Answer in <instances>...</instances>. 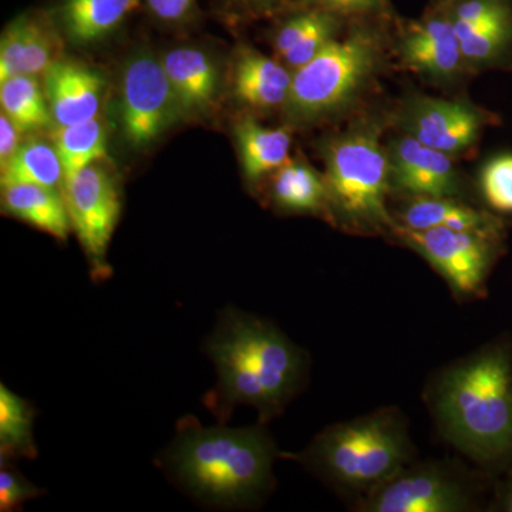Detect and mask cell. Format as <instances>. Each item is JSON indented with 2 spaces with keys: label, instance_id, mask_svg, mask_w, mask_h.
<instances>
[{
  "label": "cell",
  "instance_id": "obj_1",
  "mask_svg": "<svg viewBox=\"0 0 512 512\" xmlns=\"http://www.w3.org/2000/svg\"><path fill=\"white\" fill-rule=\"evenodd\" d=\"M443 439L483 468L512 464V338L501 336L441 369L426 392Z\"/></svg>",
  "mask_w": 512,
  "mask_h": 512
},
{
  "label": "cell",
  "instance_id": "obj_2",
  "mask_svg": "<svg viewBox=\"0 0 512 512\" xmlns=\"http://www.w3.org/2000/svg\"><path fill=\"white\" fill-rule=\"evenodd\" d=\"M208 352L217 369L211 407L227 417L251 406L266 421L284 412L305 382L301 348L271 323L231 309L222 315Z\"/></svg>",
  "mask_w": 512,
  "mask_h": 512
},
{
  "label": "cell",
  "instance_id": "obj_3",
  "mask_svg": "<svg viewBox=\"0 0 512 512\" xmlns=\"http://www.w3.org/2000/svg\"><path fill=\"white\" fill-rule=\"evenodd\" d=\"M274 440L262 427H204L187 417L165 453V467L185 490L212 507L254 505L274 485Z\"/></svg>",
  "mask_w": 512,
  "mask_h": 512
},
{
  "label": "cell",
  "instance_id": "obj_4",
  "mask_svg": "<svg viewBox=\"0 0 512 512\" xmlns=\"http://www.w3.org/2000/svg\"><path fill=\"white\" fill-rule=\"evenodd\" d=\"M406 416L382 407L320 431L305 450L284 454L342 493L363 497L413 463Z\"/></svg>",
  "mask_w": 512,
  "mask_h": 512
},
{
  "label": "cell",
  "instance_id": "obj_5",
  "mask_svg": "<svg viewBox=\"0 0 512 512\" xmlns=\"http://www.w3.org/2000/svg\"><path fill=\"white\" fill-rule=\"evenodd\" d=\"M328 218L357 234H392L396 218L387 207L392 188L389 153L375 126L353 128L326 151Z\"/></svg>",
  "mask_w": 512,
  "mask_h": 512
},
{
  "label": "cell",
  "instance_id": "obj_6",
  "mask_svg": "<svg viewBox=\"0 0 512 512\" xmlns=\"http://www.w3.org/2000/svg\"><path fill=\"white\" fill-rule=\"evenodd\" d=\"M383 35L360 22L336 37L318 56L292 73L285 107L291 119L313 121L346 109L379 69Z\"/></svg>",
  "mask_w": 512,
  "mask_h": 512
},
{
  "label": "cell",
  "instance_id": "obj_7",
  "mask_svg": "<svg viewBox=\"0 0 512 512\" xmlns=\"http://www.w3.org/2000/svg\"><path fill=\"white\" fill-rule=\"evenodd\" d=\"M397 241L423 256L461 299L487 295L491 269L503 251L505 234L450 228L410 229L396 224Z\"/></svg>",
  "mask_w": 512,
  "mask_h": 512
},
{
  "label": "cell",
  "instance_id": "obj_8",
  "mask_svg": "<svg viewBox=\"0 0 512 512\" xmlns=\"http://www.w3.org/2000/svg\"><path fill=\"white\" fill-rule=\"evenodd\" d=\"M476 478L440 461L403 467L356 504L360 512H467L480 505Z\"/></svg>",
  "mask_w": 512,
  "mask_h": 512
},
{
  "label": "cell",
  "instance_id": "obj_9",
  "mask_svg": "<svg viewBox=\"0 0 512 512\" xmlns=\"http://www.w3.org/2000/svg\"><path fill=\"white\" fill-rule=\"evenodd\" d=\"M64 202L96 279L109 276L107 251L121 214L116 178L101 163L89 165L64 181Z\"/></svg>",
  "mask_w": 512,
  "mask_h": 512
},
{
  "label": "cell",
  "instance_id": "obj_10",
  "mask_svg": "<svg viewBox=\"0 0 512 512\" xmlns=\"http://www.w3.org/2000/svg\"><path fill=\"white\" fill-rule=\"evenodd\" d=\"M183 111L163 62L150 52L128 59L121 77L120 120L134 147H147L168 130Z\"/></svg>",
  "mask_w": 512,
  "mask_h": 512
},
{
  "label": "cell",
  "instance_id": "obj_11",
  "mask_svg": "<svg viewBox=\"0 0 512 512\" xmlns=\"http://www.w3.org/2000/svg\"><path fill=\"white\" fill-rule=\"evenodd\" d=\"M490 119L467 101L433 97H416L403 114L406 134L448 156L474 146Z\"/></svg>",
  "mask_w": 512,
  "mask_h": 512
},
{
  "label": "cell",
  "instance_id": "obj_12",
  "mask_svg": "<svg viewBox=\"0 0 512 512\" xmlns=\"http://www.w3.org/2000/svg\"><path fill=\"white\" fill-rule=\"evenodd\" d=\"M451 0L437 5L417 22L409 23L400 37V60L413 72L434 79H451L464 63L450 12Z\"/></svg>",
  "mask_w": 512,
  "mask_h": 512
},
{
  "label": "cell",
  "instance_id": "obj_13",
  "mask_svg": "<svg viewBox=\"0 0 512 512\" xmlns=\"http://www.w3.org/2000/svg\"><path fill=\"white\" fill-rule=\"evenodd\" d=\"M392 184L412 197H453L460 181L451 156L426 146L409 134L390 144Z\"/></svg>",
  "mask_w": 512,
  "mask_h": 512
},
{
  "label": "cell",
  "instance_id": "obj_14",
  "mask_svg": "<svg viewBox=\"0 0 512 512\" xmlns=\"http://www.w3.org/2000/svg\"><path fill=\"white\" fill-rule=\"evenodd\" d=\"M59 46L50 16H18L6 26L0 40V82L16 76H45L59 60Z\"/></svg>",
  "mask_w": 512,
  "mask_h": 512
},
{
  "label": "cell",
  "instance_id": "obj_15",
  "mask_svg": "<svg viewBox=\"0 0 512 512\" xmlns=\"http://www.w3.org/2000/svg\"><path fill=\"white\" fill-rule=\"evenodd\" d=\"M45 94L57 127L97 119L104 79L82 63L57 60L45 74Z\"/></svg>",
  "mask_w": 512,
  "mask_h": 512
},
{
  "label": "cell",
  "instance_id": "obj_16",
  "mask_svg": "<svg viewBox=\"0 0 512 512\" xmlns=\"http://www.w3.org/2000/svg\"><path fill=\"white\" fill-rule=\"evenodd\" d=\"M140 0H56L50 19L70 42L90 45L126 22Z\"/></svg>",
  "mask_w": 512,
  "mask_h": 512
},
{
  "label": "cell",
  "instance_id": "obj_17",
  "mask_svg": "<svg viewBox=\"0 0 512 512\" xmlns=\"http://www.w3.org/2000/svg\"><path fill=\"white\" fill-rule=\"evenodd\" d=\"M397 224L410 229L450 228L484 234H505L494 212L478 210L453 197H413L397 212Z\"/></svg>",
  "mask_w": 512,
  "mask_h": 512
},
{
  "label": "cell",
  "instance_id": "obj_18",
  "mask_svg": "<svg viewBox=\"0 0 512 512\" xmlns=\"http://www.w3.org/2000/svg\"><path fill=\"white\" fill-rule=\"evenodd\" d=\"M185 116L210 110L217 96L218 70L207 53L177 47L161 59Z\"/></svg>",
  "mask_w": 512,
  "mask_h": 512
},
{
  "label": "cell",
  "instance_id": "obj_19",
  "mask_svg": "<svg viewBox=\"0 0 512 512\" xmlns=\"http://www.w3.org/2000/svg\"><path fill=\"white\" fill-rule=\"evenodd\" d=\"M292 86V72L281 63L254 50H242L234 72L235 94L258 110L285 106Z\"/></svg>",
  "mask_w": 512,
  "mask_h": 512
},
{
  "label": "cell",
  "instance_id": "obj_20",
  "mask_svg": "<svg viewBox=\"0 0 512 512\" xmlns=\"http://www.w3.org/2000/svg\"><path fill=\"white\" fill-rule=\"evenodd\" d=\"M2 208L6 214L33 225L60 241L69 237L72 229L60 188L35 184L3 185Z\"/></svg>",
  "mask_w": 512,
  "mask_h": 512
},
{
  "label": "cell",
  "instance_id": "obj_21",
  "mask_svg": "<svg viewBox=\"0 0 512 512\" xmlns=\"http://www.w3.org/2000/svg\"><path fill=\"white\" fill-rule=\"evenodd\" d=\"M245 177L261 180L289 163L292 138L282 128L261 126L254 119H242L235 126Z\"/></svg>",
  "mask_w": 512,
  "mask_h": 512
},
{
  "label": "cell",
  "instance_id": "obj_22",
  "mask_svg": "<svg viewBox=\"0 0 512 512\" xmlns=\"http://www.w3.org/2000/svg\"><path fill=\"white\" fill-rule=\"evenodd\" d=\"M272 197L282 210L328 215L325 178L306 164L288 163L279 168L272 184Z\"/></svg>",
  "mask_w": 512,
  "mask_h": 512
},
{
  "label": "cell",
  "instance_id": "obj_23",
  "mask_svg": "<svg viewBox=\"0 0 512 512\" xmlns=\"http://www.w3.org/2000/svg\"><path fill=\"white\" fill-rule=\"evenodd\" d=\"M64 183L62 160L55 144L29 141L22 144L15 156L0 167V184H35L60 188Z\"/></svg>",
  "mask_w": 512,
  "mask_h": 512
},
{
  "label": "cell",
  "instance_id": "obj_24",
  "mask_svg": "<svg viewBox=\"0 0 512 512\" xmlns=\"http://www.w3.org/2000/svg\"><path fill=\"white\" fill-rule=\"evenodd\" d=\"M53 144L62 160L64 181L107 157L106 130L97 119L57 127Z\"/></svg>",
  "mask_w": 512,
  "mask_h": 512
},
{
  "label": "cell",
  "instance_id": "obj_25",
  "mask_svg": "<svg viewBox=\"0 0 512 512\" xmlns=\"http://www.w3.org/2000/svg\"><path fill=\"white\" fill-rule=\"evenodd\" d=\"M0 106L22 133L42 130L53 120L37 77L16 76L0 82Z\"/></svg>",
  "mask_w": 512,
  "mask_h": 512
},
{
  "label": "cell",
  "instance_id": "obj_26",
  "mask_svg": "<svg viewBox=\"0 0 512 512\" xmlns=\"http://www.w3.org/2000/svg\"><path fill=\"white\" fill-rule=\"evenodd\" d=\"M453 22L464 62L485 66L504 60L512 52V18L477 25Z\"/></svg>",
  "mask_w": 512,
  "mask_h": 512
},
{
  "label": "cell",
  "instance_id": "obj_27",
  "mask_svg": "<svg viewBox=\"0 0 512 512\" xmlns=\"http://www.w3.org/2000/svg\"><path fill=\"white\" fill-rule=\"evenodd\" d=\"M32 404L18 394L0 386V456L2 460L35 458L37 448L33 440Z\"/></svg>",
  "mask_w": 512,
  "mask_h": 512
},
{
  "label": "cell",
  "instance_id": "obj_28",
  "mask_svg": "<svg viewBox=\"0 0 512 512\" xmlns=\"http://www.w3.org/2000/svg\"><path fill=\"white\" fill-rule=\"evenodd\" d=\"M480 190L495 214H512V153L491 158L480 173Z\"/></svg>",
  "mask_w": 512,
  "mask_h": 512
},
{
  "label": "cell",
  "instance_id": "obj_29",
  "mask_svg": "<svg viewBox=\"0 0 512 512\" xmlns=\"http://www.w3.org/2000/svg\"><path fill=\"white\" fill-rule=\"evenodd\" d=\"M450 12L456 22L471 25L511 19L512 0H451Z\"/></svg>",
  "mask_w": 512,
  "mask_h": 512
},
{
  "label": "cell",
  "instance_id": "obj_30",
  "mask_svg": "<svg viewBox=\"0 0 512 512\" xmlns=\"http://www.w3.org/2000/svg\"><path fill=\"white\" fill-rule=\"evenodd\" d=\"M40 494L39 488L30 484L20 476L18 471L10 467L9 461L2 460L0 470V510L10 511L20 507L30 498Z\"/></svg>",
  "mask_w": 512,
  "mask_h": 512
},
{
  "label": "cell",
  "instance_id": "obj_31",
  "mask_svg": "<svg viewBox=\"0 0 512 512\" xmlns=\"http://www.w3.org/2000/svg\"><path fill=\"white\" fill-rule=\"evenodd\" d=\"M308 6L329 10L343 18H372L390 13V0H308Z\"/></svg>",
  "mask_w": 512,
  "mask_h": 512
},
{
  "label": "cell",
  "instance_id": "obj_32",
  "mask_svg": "<svg viewBox=\"0 0 512 512\" xmlns=\"http://www.w3.org/2000/svg\"><path fill=\"white\" fill-rule=\"evenodd\" d=\"M154 18L164 23H181L191 18L197 0H144Z\"/></svg>",
  "mask_w": 512,
  "mask_h": 512
},
{
  "label": "cell",
  "instance_id": "obj_33",
  "mask_svg": "<svg viewBox=\"0 0 512 512\" xmlns=\"http://www.w3.org/2000/svg\"><path fill=\"white\" fill-rule=\"evenodd\" d=\"M22 131L6 116L0 114V167H3L19 150Z\"/></svg>",
  "mask_w": 512,
  "mask_h": 512
},
{
  "label": "cell",
  "instance_id": "obj_34",
  "mask_svg": "<svg viewBox=\"0 0 512 512\" xmlns=\"http://www.w3.org/2000/svg\"><path fill=\"white\" fill-rule=\"evenodd\" d=\"M490 511L512 512V464L494 485Z\"/></svg>",
  "mask_w": 512,
  "mask_h": 512
},
{
  "label": "cell",
  "instance_id": "obj_35",
  "mask_svg": "<svg viewBox=\"0 0 512 512\" xmlns=\"http://www.w3.org/2000/svg\"><path fill=\"white\" fill-rule=\"evenodd\" d=\"M244 8L252 10V12H265V10L274 9L276 6L282 5L286 0H238Z\"/></svg>",
  "mask_w": 512,
  "mask_h": 512
}]
</instances>
